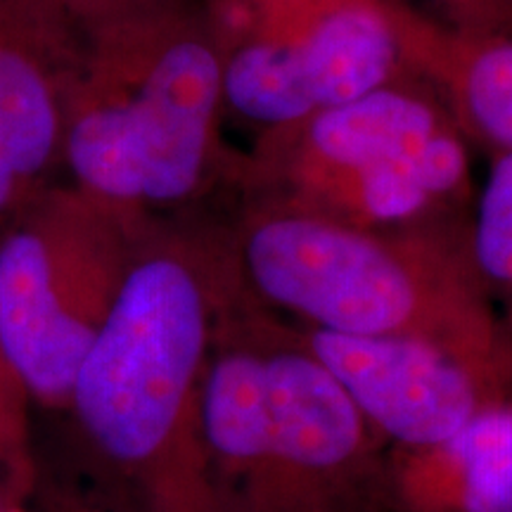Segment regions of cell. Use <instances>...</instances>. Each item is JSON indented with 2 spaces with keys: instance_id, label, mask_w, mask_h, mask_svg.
Segmentation results:
<instances>
[{
  "instance_id": "1",
  "label": "cell",
  "mask_w": 512,
  "mask_h": 512,
  "mask_svg": "<svg viewBox=\"0 0 512 512\" xmlns=\"http://www.w3.org/2000/svg\"><path fill=\"white\" fill-rule=\"evenodd\" d=\"M242 290L230 228L147 219L64 406L86 475L119 512H211L202 382L219 320Z\"/></svg>"
},
{
  "instance_id": "2",
  "label": "cell",
  "mask_w": 512,
  "mask_h": 512,
  "mask_svg": "<svg viewBox=\"0 0 512 512\" xmlns=\"http://www.w3.org/2000/svg\"><path fill=\"white\" fill-rule=\"evenodd\" d=\"M64 128V174L136 214H181L240 152L223 145L219 50L204 0L86 10Z\"/></svg>"
},
{
  "instance_id": "3",
  "label": "cell",
  "mask_w": 512,
  "mask_h": 512,
  "mask_svg": "<svg viewBox=\"0 0 512 512\" xmlns=\"http://www.w3.org/2000/svg\"><path fill=\"white\" fill-rule=\"evenodd\" d=\"M233 233L254 299L297 325L411 337L512 387V337L472 252V216L351 228L242 204Z\"/></svg>"
},
{
  "instance_id": "4",
  "label": "cell",
  "mask_w": 512,
  "mask_h": 512,
  "mask_svg": "<svg viewBox=\"0 0 512 512\" xmlns=\"http://www.w3.org/2000/svg\"><path fill=\"white\" fill-rule=\"evenodd\" d=\"M211 512H387V441L249 290L202 382Z\"/></svg>"
},
{
  "instance_id": "5",
  "label": "cell",
  "mask_w": 512,
  "mask_h": 512,
  "mask_svg": "<svg viewBox=\"0 0 512 512\" xmlns=\"http://www.w3.org/2000/svg\"><path fill=\"white\" fill-rule=\"evenodd\" d=\"M242 204L351 228H401L470 214V145L437 95L403 72L280 126L240 152Z\"/></svg>"
},
{
  "instance_id": "6",
  "label": "cell",
  "mask_w": 512,
  "mask_h": 512,
  "mask_svg": "<svg viewBox=\"0 0 512 512\" xmlns=\"http://www.w3.org/2000/svg\"><path fill=\"white\" fill-rule=\"evenodd\" d=\"M147 219L57 181L0 223V361L31 401L64 411Z\"/></svg>"
},
{
  "instance_id": "7",
  "label": "cell",
  "mask_w": 512,
  "mask_h": 512,
  "mask_svg": "<svg viewBox=\"0 0 512 512\" xmlns=\"http://www.w3.org/2000/svg\"><path fill=\"white\" fill-rule=\"evenodd\" d=\"M226 110L261 128L403 74L384 0H204Z\"/></svg>"
},
{
  "instance_id": "8",
  "label": "cell",
  "mask_w": 512,
  "mask_h": 512,
  "mask_svg": "<svg viewBox=\"0 0 512 512\" xmlns=\"http://www.w3.org/2000/svg\"><path fill=\"white\" fill-rule=\"evenodd\" d=\"M290 330L387 446L434 444L484 408L512 399L508 384L422 339L344 335L297 323Z\"/></svg>"
},
{
  "instance_id": "9",
  "label": "cell",
  "mask_w": 512,
  "mask_h": 512,
  "mask_svg": "<svg viewBox=\"0 0 512 512\" xmlns=\"http://www.w3.org/2000/svg\"><path fill=\"white\" fill-rule=\"evenodd\" d=\"M79 55L69 0H0V223L64 171Z\"/></svg>"
},
{
  "instance_id": "10",
  "label": "cell",
  "mask_w": 512,
  "mask_h": 512,
  "mask_svg": "<svg viewBox=\"0 0 512 512\" xmlns=\"http://www.w3.org/2000/svg\"><path fill=\"white\" fill-rule=\"evenodd\" d=\"M403 72L437 95L470 147L512 152V34L460 29L408 0H384Z\"/></svg>"
},
{
  "instance_id": "11",
  "label": "cell",
  "mask_w": 512,
  "mask_h": 512,
  "mask_svg": "<svg viewBox=\"0 0 512 512\" xmlns=\"http://www.w3.org/2000/svg\"><path fill=\"white\" fill-rule=\"evenodd\" d=\"M387 512H512V399L422 446H389Z\"/></svg>"
},
{
  "instance_id": "12",
  "label": "cell",
  "mask_w": 512,
  "mask_h": 512,
  "mask_svg": "<svg viewBox=\"0 0 512 512\" xmlns=\"http://www.w3.org/2000/svg\"><path fill=\"white\" fill-rule=\"evenodd\" d=\"M472 252L512 337V152L491 157L472 216Z\"/></svg>"
},
{
  "instance_id": "13",
  "label": "cell",
  "mask_w": 512,
  "mask_h": 512,
  "mask_svg": "<svg viewBox=\"0 0 512 512\" xmlns=\"http://www.w3.org/2000/svg\"><path fill=\"white\" fill-rule=\"evenodd\" d=\"M29 396L0 361V512H22L34 482L36 460L29 451Z\"/></svg>"
},
{
  "instance_id": "14",
  "label": "cell",
  "mask_w": 512,
  "mask_h": 512,
  "mask_svg": "<svg viewBox=\"0 0 512 512\" xmlns=\"http://www.w3.org/2000/svg\"><path fill=\"white\" fill-rule=\"evenodd\" d=\"M22 512H119L88 475H64L38 467Z\"/></svg>"
},
{
  "instance_id": "15",
  "label": "cell",
  "mask_w": 512,
  "mask_h": 512,
  "mask_svg": "<svg viewBox=\"0 0 512 512\" xmlns=\"http://www.w3.org/2000/svg\"><path fill=\"white\" fill-rule=\"evenodd\" d=\"M444 22L472 31L512 34V0H434Z\"/></svg>"
},
{
  "instance_id": "16",
  "label": "cell",
  "mask_w": 512,
  "mask_h": 512,
  "mask_svg": "<svg viewBox=\"0 0 512 512\" xmlns=\"http://www.w3.org/2000/svg\"><path fill=\"white\" fill-rule=\"evenodd\" d=\"M76 12L86 10H107V8H126V5H140V3H155V0H69Z\"/></svg>"
}]
</instances>
